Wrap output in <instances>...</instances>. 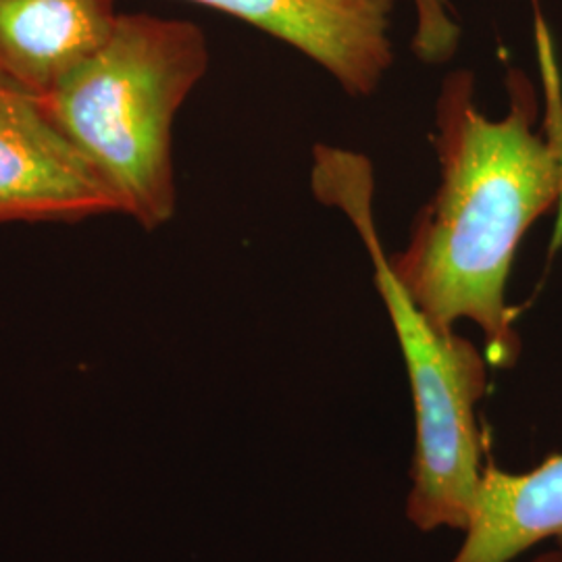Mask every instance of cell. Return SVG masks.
<instances>
[{"instance_id": "6da1fadb", "label": "cell", "mask_w": 562, "mask_h": 562, "mask_svg": "<svg viewBox=\"0 0 562 562\" xmlns=\"http://www.w3.org/2000/svg\"><path fill=\"white\" fill-rule=\"evenodd\" d=\"M536 44L543 121L522 71H510V111L490 120L475 104V80L454 71L436 102L440 186L419 211L411 240L387 265L438 329L475 323L485 359L510 369L521 357L517 313L506 304L510 267L527 229L562 202V83L554 44L538 13Z\"/></svg>"}, {"instance_id": "7a4b0ae2", "label": "cell", "mask_w": 562, "mask_h": 562, "mask_svg": "<svg viewBox=\"0 0 562 562\" xmlns=\"http://www.w3.org/2000/svg\"><path fill=\"white\" fill-rule=\"evenodd\" d=\"M209 67L192 21L120 13L111 36L44 97L120 213L153 232L178 206L173 121Z\"/></svg>"}, {"instance_id": "3957f363", "label": "cell", "mask_w": 562, "mask_h": 562, "mask_svg": "<svg viewBox=\"0 0 562 562\" xmlns=\"http://www.w3.org/2000/svg\"><path fill=\"white\" fill-rule=\"evenodd\" d=\"M313 155V192L323 204L340 209L359 232L406 364L415 452L404 515L423 533H464L485 464L477 404L487 394L490 362L473 341L429 322L392 273L375 227L371 161L325 144Z\"/></svg>"}, {"instance_id": "277c9868", "label": "cell", "mask_w": 562, "mask_h": 562, "mask_svg": "<svg viewBox=\"0 0 562 562\" xmlns=\"http://www.w3.org/2000/svg\"><path fill=\"white\" fill-rule=\"evenodd\" d=\"M120 213L97 169L41 97L0 78V223H74Z\"/></svg>"}, {"instance_id": "5b68a950", "label": "cell", "mask_w": 562, "mask_h": 562, "mask_svg": "<svg viewBox=\"0 0 562 562\" xmlns=\"http://www.w3.org/2000/svg\"><path fill=\"white\" fill-rule=\"evenodd\" d=\"M246 21L319 63L350 97L378 90L394 53V0H190Z\"/></svg>"}, {"instance_id": "8992f818", "label": "cell", "mask_w": 562, "mask_h": 562, "mask_svg": "<svg viewBox=\"0 0 562 562\" xmlns=\"http://www.w3.org/2000/svg\"><path fill=\"white\" fill-rule=\"evenodd\" d=\"M117 0H0V78L48 97L117 23Z\"/></svg>"}, {"instance_id": "52a82bcc", "label": "cell", "mask_w": 562, "mask_h": 562, "mask_svg": "<svg viewBox=\"0 0 562 562\" xmlns=\"http://www.w3.org/2000/svg\"><path fill=\"white\" fill-rule=\"evenodd\" d=\"M548 540L562 548V452L527 473L485 461L464 540L450 562H513Z\"/></svg>"}, {"instance_id": "ba28073f", "label": "cell", "mask_w": 562, "mask_h": 562, "mask_svg": "<svg viewBox=\"0 0 562 562\" xmlns=\"http://www.w3.org/2000/svg\"><path fill=\"white\" fill-rule=\"evenodd\" d=\"M422 9L423 25H436L442 23L443 18L442 0H417Z\"/></svg>"}, {"instance_id": "9c48e42d", "label": "cell", "mask_w": 562, "mask_h": 562, "mask_svg": "<svg viewBox=\"0 0 562 562\" xmlns=\"http://www.w3.org/2000/svg\"><path fill=\"white\" fill-rule=\"evenodd\" d=\"M533 562H562V548H554L540 554Z\"/></svg>"}]
</instances>
